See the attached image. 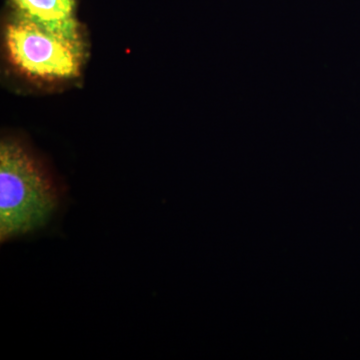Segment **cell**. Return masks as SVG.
I'll return each instance as SVG.
<instances>
[{
    "label": "cell",
    "instance_id": "6da1fadb",
    "mask_svg": "<svg viewBox=\"0 0 360 360\" xmlns=\"http://www.w3.org/2000/svg\"><path fill=\"white\" fill-rule=\"evenodd\" d=\"M60 205V193L25 144L0 143V239L6 243L45 226Z\"/></svg>",
    "mask_w": 360,
    "mask_h": 360
},
{
    "label": "cell",
    "instance_id": "7a4b0ae2",
    "mask_svg": "<svg viewBox=\"0 0 360 360\" xmlns=\"http://www.w3.org/2000/svg\"><path fill=\"white\" fill-rule=\"evenodd\" d=\"M6 45L14 65L42 79L77 77L84 60L82 39L51 32L18 15L7 25Z\"/></svg>",
    "mask_w": 360,
    "mask_h": 360
},
{
    "label": "cell",
    "instance_id": "3957f363",
    "mask_svg": "<svg viewBox=\"0 0 360 360\" xmlns=\"http://www.w3.org/2000/svg\"><path fill=\"white\" fill-rule=\"evenodd\" d=\"M18 15L51 32L82 39L75 20V0H11Z\"/></svg>",
    "mask_w": 360,
    "mask_h": 360
}]
</instances>
